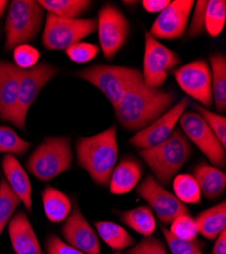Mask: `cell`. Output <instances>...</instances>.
Returning <instances> with one entry per match:
<instances>
[{"mask_svg":"<svg viewBox=\"0 0 226 254\" xmlns=\"http://www.w3.org/2000/svg\"><path fill=\"white\" fill-rule=\"evenodd\" d=\"M176 95L148 87L140 81L131 87L115 106V114L124 128L140 131L172 108Z\"/></svg>","mask_w":226,"mask_h":254,"instance_id":"obj_1","label":"cell"},{"mask_svg":"<svg viewBox=\"0 0 226 254\" xmlns=\"http://www.w3.org/2000/svg\"><path fill=\"white\" fill-rule=\"evenodd\" d=\"M75 150L79 167L85 169L96 184H109L118 160L117 127L113 125L96 135L79 138Z\"/></svg>","mask_w":226,"mask_h":254,"instance_id":"obj_2","label":"cell"},{"mask_svg":"<svg viewBox=\"0 0 226 254\" xmlns=\"http://www.w3.org/2000/svg\"><path fill=\"white\" fill-rule=\"evenodd\" d=\"M192 152V144L186 135L180 129H175L167 140L152 149L139 151V154L158 183L167 186L188 162Z\"/></svg>","mask_w":226,"mask_h":254,"instance_id":"obj_3","label":"cell"},{"mask_svg":"<svg viewBox=\"0 0 226 254\" xmlns=\"http://www.w3.org/2000/svg\"><path fill=\"white\" fill-rule=\"evenodd\" d=\"M73 160L68 137H48L37 146L27 162V169L41 181H50L69 170Z\"/></svg>","mask_w":226,"mask_h":254,"instance_id":"obj_4","label":"cell"},{"mask_svg":"<svg viewBox=\"0 0 226 254\" xmlns=\"http://www.w3.org/2000/svg\"><path fill=\"white\" fill-rule=\"evenodd\" d=\"M43 20L44 9L38 1H11L5 20V50H13L34 40L42 27Z\"/></svg>","mask_w":226,"mask_h":254,"instance_id":"obj_5","label":"cell"},{"mask_svg":"<svg viewBox=\"0 0 226 254\" xmlns=\"http://www.w3.org/2000/svg\"><path fill=\"white\" fill-rule=\"evenodd\" d=\"M77 76L97 88L107 97L113 107L131 87L143 80L142 71L137 68L105 64L80 70L77 72Z\"/></svg>","mask_w":226,"mask_h":254,"instance_id":"obj_6","label":"cell"},{"mask_svg":"<svg viewBox=\"0 0 226 254\" xmlns=\"http://www.w3.org/2000/svg\"><path fill=\"white\" fill-rule=\"evenodd\" d=\"M96 30L97 20L94 18H61L48 13L43 45L48 50H66Z\"/></svg>","mask_w":226,"mask_h":254,"instance_id":"obj_7","label":"cell"},{"mask_svg":"<svg viewBox=\"0 0 226 254\" xmlns=\"http://www.w3.org/2000/svg\"><path fill=\"white\" fill-rule=\"evenodd\" d=\"M181 62L180 56L145 32V50L143 59V81L148 87L159 89L172 70Z\"/></svg>","mask_w":226,"mask_h":254,"instance_id":"obj_8","label":"cell"},{"mask_svg":"<svg viewBox=\"0 0 226 254\" xmlns=\"http://www.w3.org/2000/svg\"><path fill=\"white\" fill-rule=\"evenodd\" d=\"M136 192L151 206L162 225L172 224L179 216L191 214L189 207L168 191L152 175L146 176L137 186Z\"/></svg>","mask_w":226,"mask_h":254,"instance_id":"obj_9","label":"cell"},{"mask_svg":"<svg viewBox=\"0 0 226 254\" xmlns=\"http://www.w3.org/2000/svg\"><path fill=\"white\" fill-rule=\"evenodd\" d=\"M129 28L127 17L118 7L106 4L100 8L97 20L98 40L107 59H113L125 45Z\"/></svg>","mask_w":226,"mask_h":254,"instance_id":"obj_10","label":"cell"},{"mask_svg":"<svg viewBox=\"0 0 226 254\" xmlns=\"http://www.w3.org/2000/svg\"><path fill=\"white\" fill-rule=\"evenodd\" d=\"M179 121L186 136L198 146L214 167L221 168L225 165V149L200 114L186 112Z\"/></svg>","mask_w":226,"mask_h":254,"instance_id":"obj_11","label":"cell"},{"mask_svg":"<svg viewBox=\"0 0 226 254\" xmlns=\"http://www.w3.org/2000/svg\"><path fill=\"white\" fill-rule=\"evenodd\" d=\"M59 69L48 63H40L35 67L22 70L19 77V96L15 126L20 129L26 128V119L31 106L46 84L53 79Z\"/></svg>","mask_w":226,"mask_h":254,"instance_id":"obj_12","label":"cell"},{"mask_svg":"<svg viewBox=\"0 0 226 254\" xmlns=\"http://www.w3.org/2000/svg\"><path fill=\"white\" fill-rule=\"evenodd\" d=\"M178 86L200 102L203 107H211L213 104L211 70L206 60L198 59L175 70Z\"/></svg>","mask_w":226,"mask_h":254,"instance_id":"obj_13","label":"cell"},{"mask_svg":"<svg viewBox=\"0 0 226 254\" xmlns=\"http://www.w3.org/2000/svg\"><path fill=\"white\" fill-rule=\"evenodd\" d=\"M190 100L188 98L181 99L154 122L132 136L129 139V143L139 151L152 149V147L162 143L171 136L175 130L176 124L188 108Z\"/></svg>","mask_w":226,"mask_h":254,"instance_id":"obj_14","label":"cell"},{"mask_svg":"<svg viewBox=\"0 0 226 254\" xmlns=\"http://www.w3.org/2000/svg\"><path fill=\"white\" fill-rule=\"evenodd\" d=\"M195 1L176 0L162 10L153 23L149 34L157 39L175 40L181 38L187 31L189 18Z\"/></svg>","mask_w":226,"mask_h":254,"instance_id":"obj_15","label":"cell"},{"mask_svg":"<svg viewBox=\"0 0 226 254\" xmlns=\"http://www.w3.org/2000/svg\"><path fill=\"white\" fill-rule=\"evenodd\" d=\"M62 235L66 243L85 254H101L97 233L87 221L81 211L74 206L62 227Z\"/></svg>","mask_w":226,"mask_h":254,"instance_id":"obj_16","label":"cell"},{"mask_svg":"<svg viewBox=\"0 0 226 254\" xmlns=\"http://www.w3.org/2000/svg\"><path fill=\"white\" fill-rule=\"evenodd\" d=\"M20 69L14 63L0 60V119L15 125L19 96Z\"/></svg>","mask_w":226,"mask_h":254,"instance_id":"obj_17","label":"cell"},{"mask_svg":"<svg viewBox=\"0 0 226 254\" xmlns=\"http://www.w3.org/2000/svg\"><path fill=\"white\" fill-rule=\"evenodd\" d=\"M8 234L16 254H43L38 237L24 211H18L9 222Z\"/></svg>","mask_w":226,"mask_h":254,"instance_id":"obj_18","label":"cell"},{"mask_svg":"<svg viewBox=\"0 0 226 254\" xmlns=\"http://www.w3.org/2000/svg\"><path fill=\"white\" fill-rule=\"evenodd\" d=\"M2 169L4 178L12 191L20 199L26 209L31 213L32 211V185L30 178L20 165L19 161L13 155H5L2 160Z\"/></svg>","mask_w":226,"mask_h":254,"instance_id":"obj_19","label":"cell"},{"mask_svg":"<svg viewBox=\"0 0 226 254\" xmlns=\"http://www.w3.org/2000/svg\"><path fill=\"white\" fill-rule=\"evenodd\" d=\"M143 173L141 164L132 158L122 160L115 166L109 181L112 194L122 195L130 192L139 183Z\"/></svg>","mask_w":226,"mask_h":254,"instance_id":"obj_20","label":"cell"},{"mask_svg":"<svg viewBox=\"0 0 226 254\" xmlns=\"http://www.w3.org/2000/svg\"><path fill=\"white\" fill-rule=\"evenodd\" d=\"M201 194L208 200H216L222 196L226 187V175L219 168L201 163L194 169Z\"/></svg>","mask_w":226,"mask_h":254,"instance_id":"obj_21","label":"cell"},{"mask_svg":"<svg viewBox=\"0 0 226 254\" xmlns=\"http://www.w3.org/2000/svg\"><path fill=\"white\" fill-rule=\"evenodd\" d=\"M195 222L199 234L208 240H215L220 233L226 229V202L223 200L201 211Z\"/></svg>","mask_w":226,"mask_h":254,"instance_id":"obj_22","label":"cell"},{"mask_svg":"<svg viewBox=\"0 0 226 254\" xmlns=\"http://www.w3.org/2000/svg\"><path fill=\"white\" fill-rule=\"evenodd\" d=\"M43 208L48 220L54 224L65 221L72 210V204L68 196L52 186H47L42 194Z\"/></svg>","mask_w":226,"mask_h":254,"instance_id":"obj_23","label":"cell"},{"mask_svg":"<svg viewBox=\"0 0 226 254\" xmlns=\"http://www.w3.org/2000/svg\"><path fill=\"white\" fill-rule=\"evenodd\" d=\"M212 97L218 112L226 109V58L222 53L210 55Z\"/></svg>","mask_w":226,"mask_h":254,"instance_id":"obj_24","label":"cell"},{"mask_svg":"<svg viewBox=\"0 0 226 254\" xmlns=\"http://www.w3.org/2000/svg\"><path fill=\"white\" fill-rule=\"evenodd\" d=\"M120 219L126 226L144 237L152 236L156 229V221L153 211L148 206H139L130 210L122 211Z\"/></svg>","mask_w":226,"mask_h":254,"instance_id":"obj_25","label":"cell"},{"mask_svg":"<svg viewBox=\"0 0 226 254\" xmlns=\"http://www.w3.org/2000/svg\"><path fill=\"white\" fill-rule=\"evenodd\" d=\"M95 228L100 239L115 251L124 250L134 244V238L121 225L110 222H95Z\"/></svg>","mask_w":226,"mask_h":254,"instance_id":"obj_26","label":"cell"},{"mask_svg":"<svg viewBox=\"0 0 226 254\" xmlns=\"http://www.w3.org/2000/svg\"><path fill=\"white\" fill-rule=\"evenodd\" d=\"M38 2L49 14L61 18H77L92 3L89 0H41Z\"/></svg>","mask_w":226,"mask_h":254,"instance_id":"obj_27","label":"cell"},{"mask_svg":"<svg viewBox=\"0 0 226 254\" xmlns=\"http://www.w3.org/2000/svg\"><path fill=\"white\" fill-rule=\"evenodd\" d=\"M175 196L182 203H199L201 201V190L195 177L191 174H179L173 181Z\"/></svg>","mask_w":226,"mask_h":254,"instance_id":"obj_28","label":"cell"},{"mask_svg":"<svg viewBox=\"0 0 226 254\" xmlns=\"http://www.w3.org/2000/svg\"><path fill=\"white\" fill-rule=\"evenodd\" d=\"M20 199L12 191L4 177L0 178V236L12 219Z\"/></svg>","mask_w":226,"mask_h":254,"instance_id":"obj_29","label":"cell"},{"mask_svg":"<svg viewBox=\"0 0 226 254\" xmlns=\"http://www.w3.org/2000/svg\"><path fill=\"white\" fill-rule=\"evenodd\" d=\"M226 20V2L224 0L208 1L205 11V31L211 37H217L223 31Z\"/></svg>","mask_w":226,"mask_h":254,"instance_id":"obj_30","label":"cell"},{"mask_svg":"<svg viewBox=\"0 0 226 254\" xmlns=\"http://www.w3.org/2000/svg\"><path fill=\"white\" fill-rule=\"evenodd\" d=\"M30 147L31 143L20 137L12 128L0 125V153L23 156Z\"/></svg>","mask_w":226,"mask_h":254,"instance_id":"obj_31","label":"cell"},{"mask_svg":"<svg viewBox=\"0 0 226 254\" xmlns=\"http://www.w3.org/2000/svg\"><path fill=\"white\" fill-rule=\"evenodd\" d=\"M160 229L172 254H203L202 245L197 239L181 240L175 237L169 229L162 225L160 226Z\"/></svg>","mask_w":226,"mask_h":254,"instance_id":"obj_32","label":"cell"},{"mask_svg":"<svg viewBox=\"0 0 226 254\" xmlns=\"http://www.w3.org/2000/svg\"><path fill=\"white\" fill-rule=\"evenodd\" d=\"M193 108L206 121L222 146L226 150V118L220 114L209 111L199 104H194Z\"/></svg>","mask_w":226,"mask_h":254,"instance_id":"obj_33","label":"cell"},{"mask_svg":"<svg viewBox=\"0 0 226 254\" xmlns=\"http://www.w3.org/2000/svg\"><path fill=\"white\" fill-rule=\"evenodd\" d=\"M169 231L175 237L181 240H195L199 234L195 219L191 215H181L176 218Z\"/></svg>","mask_w":226,"mask_h":254,"instance_id":"obj_34","label":"cell"},{"mask_svg":"<svg viewBox=\"0 0 226 254\" xmlns=\"http://www.w3.org/2000/svg\"><path fill=\"white\" fill-rule=\"evenodd\" d=\"M40 56V51L29 44L19 45L13 49L14 65L22 70H28L35 67Z\"/></svg>","mask_w":226,"mask_h":254,"instance_id":"obj_35","label":"cell"},{"mask_svg":"<svg viewBox=\"0 0 226 254\" xmlns=\"http://www.w3.org/2000/svg\"><path fill=\"white\" fill-rule=\"evenodd\" d=\"M67 56L75 63H86L97 56L99 47L93 43L78 42L65 50Z\"/></svg>","mask_w":226,"mask_h":254,"instance_id":"obj_36","label":"cell"},{"mask_svg":"<svg viewBox=\"0 0 226 254\" xmlns=\"http://www.w3.org/2000/svg\"><path fill=\"white\" fill-rule=\"evenodd\" d=\"M128 254H168L163 242L158 238L144 237L138 244L128 250Z\"/></svg>","mask_w":226,"mask_h":254,"instance_id":"obj_37","label":"cell"},{"mask_svg":"<svg viewBox=\"0 0 226 254\" xmlns=\"http://www.w3.org/2000/svg\"><path fill=\"white\" fill-rule=\"evenodd\" d=\"M195 10L192 17V22L188 30V37L194 38L200 36L205 31V11H206L208 1L205 0H199L195 2Z\"/></svg>","mask_w":226,"mask_h":254,"instance_id":"obj_38","label":"cell"},{"mask_svg":"<svg viewBox=\"0 0 226 254\" xmlns=\"http://www.w3.org/2000/svg\"><path fill=\"white\" fill-rule=\"evenodd\" d=\"M46 250L48 254H85L56 235H51L47 239Z\"/></svg>","mask_w":226,"mask_h":254,"instance_id":"obj_39","label":"cell"},{"mask_svg":"<svg viewBox=\"0 0 226 254\" xmlns=\"http://www.w3.org/2000/svg\"><path fill=\"white\" fill-rule=\"evenodd\" d=\"M172 1L170 0H144L142 1V5L144 9L150 13L161 12L166 9Z\"/></svg>","mask_w":226,"mask_h":254,"instance_id":"obj_40","label":"cell"},{"mask_svg":"<svg viewBox=\"0 0 226 254\" xmlns=\"http://www.w3.org/2000/svg\"><path fill=\"white\" fill-rule=\"evenodd\" d=\"M211 254H226V229L216 237Z\"/></svg>","mask_w":226,"mask_h":254,"instance_id":"obj_41","label":"cell"},{"mask_svg":"<svg viewBox=\"0 0 226 254\" xmlns=\"http://www.w3.org/2000/svg\"><path fill=\"white\" fill-rule=\"evenodd\" d=\"M8 1L7 0H0V19H1V17L3 16L7 6H8Z\"/></svg>","mask_w":226,"mask_h":254,"instance_id":"obj_42","label":"cell"},{"mask_svg":"<svg viewBox=\"0 0 226 254\" xmlns=\"http://www.w3.org/2000/svg\"><path fill=\"white\" fill-rule=\"evenodd\" d=\"M114 254H120V252H119V251H116Z\"/></svg>","mask_w":226,"mask_h":254,"instance_id":"obj_43","label":"cell"},{"mask_svg":"<svg viewBox=\"0 0 226 254\" xmlns=\"http://www.w3.org/2000/svg\"><path fill=\"white\" fill-rule=\"evenodd\" d=\"M0 39H1V33H0Z\"/></svg>","mask_w":226,"mask_h":254,"instance_id":"obj_44","label":"cell"}]
</instances>
